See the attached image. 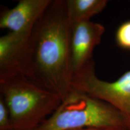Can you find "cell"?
<instances>
[{
	"label": "cell",
	"instance_id": "cell-1",
	"mask_svg": "<svg viewBox=\"0 0 130 130\" xmlns=\"http://www.w3.org/2000/svg\"><path fill=\"white\" fill-rule=\"evenodd\" d=\"M70 25L65 0H54L29 40L28 78L64 99L72 90Z\"/></svg>",
	"mask_w": 130,
	"mask_h": 130
},
{
	"label": "cell",
	"instance_id": "cell-2",
	"mask_svg": "<svg viewBox=\"0 0 130 130\" xmlns=\"http://www.w3.org/2000/svg\"><path fill=\"white\" fill-rule=\"evenodd\" d=\"M0 91L9 110L11 130H36L62 101L57 94L21 75L0 79Z\"/></svg>",
	"mask_w": 130,
	"mask_h": 130
},
{
	"label": "cell",
	"instance_id": "cell-3",
	"mask_svg": "<svg viewBox=\"0 0 130 130\" xmlns=\"http://www.w3.org/2000/svg\"><path fill=\"white\" fill-rule=\"evenodd\" d=\"M83 128L129 130L125 119L118 110L103 101L74 89L36 130Z\"/></svg>",
	"mask_w": 130,
	"mask_h": 130
},
{
	"label": "cell",
	"instance_id": "cell-4",
	"mask_svg": "<svg viewBox=\"0 0 130 130\" xmlns=\"http://www.w3.org/2000/svg\"><path fill=\"white\" fill-rule=\"evenodd\" d=\"M72 89L111 105L122 115L130 130V71L116 81L108 82L96 77L93 61L74 75Z\"/></svg>",
	"mask_w": 130,
	"mask_h": 130
},
{
	"label": "cell",
	"instance_id": "cell-5",
	"mask_svg": "<svg viewBox=\"0 0 130 130\" xmlns=\"http://www.w3.org/2000/svg\"><path fill=\"white\" fill-rule=\"evenodd\" d=\"M71 22V21H70ZM105 27L90 21L71 22L70 49L72 77L93 62V51L100 43Z\"/></svg>",
	"mask_w": 130,
	"mask_h": 130
},
{
	"label": "cell",
	"instance_id": "cell-6",
	"mask_svg": "<svg viewBox=\"0 0 130 130\" xmlns=\"http://www.w3.org/2000/svg\"><path fill=\"white\" fill-rule=\"evenodd\" d=\"M30 36L9 32L0 37V79L20 75L28 77Z\"/></svg>",
	"mask_w": 130,
	"mask_h": 130
},
{
	"label": "cell",
	"instance_id": "cell-7",
	"mask_svg": "<svg viewBox=\"0 0 130 130\" xmlns=\"http://www.w3.org/2000/svg\"><path fill=\"white\" fill-rule=\"evenodd\" d=\"M51 2L52 0H21L13 9L1 12L0 28L31 36L37 21Z\"/></svg>",
	"mask_w": 130,
	"mask_h": 130
},
{
	"label": "cell",
	"instance_id": "cell-8",
	"mask_svg": "<svg viewBox=\"0 0 130 130\" xmlns=\"http://www.w3.org/2000/svg\"><path fill=\"white\" fill-rule=\"evenodd\" d=\"M71 22L88 21L106 7L107 0H65Z\"/></svg>",
	"mask_w": 130,
	"mask_h": 130
},
{
	"label": "cell",
	"instance_id": "cell-9",
	"mask_svg": "<svg viewBox=\"0 0 130 130\" xmlns=\"http://www.w3.org/2000/svg\"><path fill=\"white\" fill-rule=\"evenodd\" d=\"M116 40L121 48L130 50V21L123 22L117 30Z\"/></svg>",
	"mask_w": 130,
	"mask_h": 130
},
{
	"label": "cell",
	"instance_id": "cell-10",
	"mask_svg": "<svg viewBox=\"0 0 130 130\" xmlns=\"http://www.w3.org/2000/svg\"><path fill=\"white\" fill-rule=\"evenodd\" d=\"M0 130H11L9 110L1 95H0Z\"/></svg>",
	"mask_w": 130,
	"mask_h": 130
},
{
	"label": "cell",
	"instance_id": "cell-11",
	"mask_svg": "<svg viewBox=\"0 0 130 130\" xmlns=\"http://www.w3.org/2000/svg\"><path fill=\"white\" fill-rule=\"evenodd\" d=\"M74 130H102L100 129H96V128H83V129H74Z\"/></svg>",
	"mask_w": 130,
	"mask_h": 130
}]
</instances>
